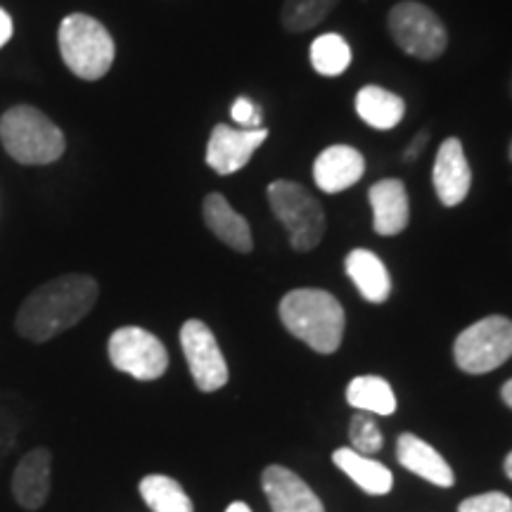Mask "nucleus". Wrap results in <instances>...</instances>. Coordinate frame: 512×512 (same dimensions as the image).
Segmentation results:
<instances>
[{"label": "nucleus", "mask_w": 512, "mask_h": 512, "mask_svg": "<svg viewBox=\"0 0 512 512\" xmlns=\"http://www.w3.org/2000/svg\"><path fill=\"white\" fill-rule=\"evenodd\" d=\"M98 294V280L91 275H60L29 294L17 313L15 328L29 342H48L81 323L98 302Z\"/></svg>", "instance_id": "obj_1"}, {"label": "nucleus", "mask_w": 512, "mask_h": 512, "mask_svg": "<svg viewBox=\"0 0 512 512\" xmlns=\"http://www.w3.org/2000/svg\"><path fill=\"white\" fill-rule=\"evenodd\" d=\"M280 320L290 335L302 339L318 354H335L347 325V316L335 294L316 287L287 292L280 299Z\"/></svg>", "instance_id": "obj_2"}, {"label": "nucleus", "mask_w": 512, "mask_h": 512, "mask_svg": "<svg viewBox=\"0 0 512 512\" xmlns=\"http://www.w3.org/2000/svg\"><path fill=\"white\" fill-rule=\"evenodd\" d=\"M0 140L8 155L19 164H53L64 155V136L46 114L36 107H12L0 119Z\"/></svg>", "instance_id": "obj_3"}, {"label": "nucleus", "mask_w": 512, "mask_h": 512, "mask_svg": "<svg viewBox=\"0 0 512 512\" xmlns=\"http://www.w3.org/2000/svg\"><path fill=\"white\" fill-rule=\"evenodd\" d=\"M57 41H60L64 64L79 79L98 81L112 69L114 55H117L114 38L95 17L83 15V12L64 17Z\"/></svg>", "instance_id": "obj_4"}, {"label": "nucleus", "mask_w": 512, "mask_h": 512, "mask_svg": "<svg viewBox=\"0 0 512 512\" xmlns=\"http://www.w3.org/2000/svg\"><path fill=\"white\" fill-rule=\"evenodd\" d=\"M268 204L275 219L290 235V245L297 252H313L325 235V211L304 185L294 181H273L266 188Z\"/></svg>", "instance_id": "obj_5"}, {"label": "nucleus", "mask_w": 512, "mask_h": 512, "mask_svg": "<svg viewBox=\"0 0 512 512\" xmlns=\"http://www.w3.org/2000/svg\"><path fill=\"white\" fill-rule=\"evenodd\" d=\"M387 29L396 48L413 60L434 62L446 53L448 29L441 17L418 0L396 3L387 15Z\"/></svg>", "instance_id": "obj_6"}, {"label": "nucleus", "mask_w": 512, "mask_h": 512, "mask_svg": "<svg viewBox=\"0 0 512 512\" xmlns=\"http://www.w3.org/2000/svg\"><path fill=\"white\" fill-rule=\"evenodd\" d=\"M453 356L456 366L470 375H484L501 368L512 358V320L486 316L472 323L456 337Z\"/></svg>", "instance_id": "obj_7"}, {"label": "nucleus", "mask_w": 512, "mask_h": 512, "mask_svg": "<svg viewBox=\"0 0 512 512\" xmlns=\"http://www.w3.org/2000/svg\"><path fill=\"white\" fill-rule=\"evenodd\" d=\"M107 349H110L112 366L131 375L133 380H159L169 368V351L159 342V337L136 325L114 330Z\"/></svg>", "instance_id": "obj_8"}, {"label": "nucleus", "mask_w": 512, "mask_h": 512, "mask_svg": "<svg viewBox=\"0 0 512 512\" xmlns=\"http://www.w3.org/2000/svg\"><path fill=\"white\" fill-rule=\"evenodd\" d=\"M181 347L190 375L202 392H219L228 382V363L207 323L190 318L181 328Z\"/></svg>", "instance_id": "obj_9"}, {"label": "nucleus", "mask_w": 512, "mask_h": 512, "mask_svg": "<svg viewBox=\"0 0 512 512\" xmlns=\"http://www.w3.org/2000/svg\"><path fill=\"white\" fill-rule=\"evenodd\" d=\"M268 128H233L216 124L207 143V164L219 176L238 174L252 162L254 152L266 143Z\"/></svg>", "instance_id": "obj_10"}, {"label": "nucleus", "mask_w": 512, "mask_h": 512, "mask_svg": "<svg viewBox=\"0 0 512 512\" xmlns=\"http://www.w3.org/2000/svg\"><path fill=\"white\" fill-rule=\"evenodd\" d=\"M432 183L444 207L451 209L465 202L472 188V169L465 157L463 140L451 136L439 145L437 157H434Z\"/></svg>", "instance_id": "obj_11"}, {"label": "nucleus", "mask_w": 512, "mask_h": 512, "mask_svg": "<svg viewBox=\"0 0 512 512\" xmlns=\"http://www.w3.org/2000/svg\"><path fill=\"white\" fill-rule=\"evenodd\" d=\"M366 174V157L351 145H330L313 162V181L328 195L344 192Z\"/></svg>", "instance_id": "obj_12"}, {"label": "nucleus", "mask_w": 512, "mask_h": 512, "mask_svg": "<svg viewBox=\"0 0 512 512\" xmlns=\"http://www.w3.org/2000/svg\"><path fill=\"white\" fill-rule=\"evenodd\" d=\"M261 484L273 512H325L309 484L283 465H268L261 475Z\"/></svg>", "instance_id": "obj_13"}, {"label": "nucleus", "mask_w": 512, "mask_h": 512, "mask_svg": "<svg viewBox=\"0 0 512 512\" xmlns=\"http://www.w3.org/2000/svg\"><path fill=\"white\" fill-rule=\"evenodd\" d=\"M368 202L373 207V230L377 235L394 238L408 228V219H411L408 190L399 178L377 181L368 192Z\"/></svg>", "instance_id": "obj_14"}, {"label": "nucleus", "mask_w": 512, "mask_h": 512, "mask_svg": "<svg viewBox=\"0 0 512 512\" xmlns=\"http://www.w3.org/2000/svg\"><path fill=\"white\" fill-rule=\"evenodd\" d=\"M202 216L207 228L223 242V245L240 254L252 252V228H249L245 216L230 207V202L221 195V192H209V195L204 197Z\"/></svg>", "instance_id": "obj_15"}, {"label": "nucleus", "mask_w": 512, "mask_h": 512, "mask_svg": "<svg viewBox=\"0 0 512 512\" xmlns=\"http://www.w3.org/2000/svg\"><path fill=\"white\" fill-rule=\"evenodd\" d=\"M50 456L48 448H34L19 460L12 475V494L15 501L27 510L43 508L50 494Z\"/></svg>", "instance_id": "obj_16"}, {"label": "nucleus", "mask_w": 512, "mask_h": 512, "mask_svg": "<svg viewBox=\"0 0 512 512\" xmlns=\"http://www.w3.org/2000/svg\"><path fill=\"white\" fill-rule=\"evenodd\" d=\"M396 460L406 467L408 472L418 475L434 486L448 489V486L456 484V475H453L451 465L441 458L437 448L422 441L415 434H401L396 441Z\"/></svg>", "instance_id": "obj_17"}, {"label": "nucleus", "mask_w": 512, "mask_h": 512, "mask_svg": "<svg viewBox=\"0 0 512 512\" xmlns=\"http://www.w3.org/2000/svg\"><path fill=\"white\" fill-rule=\"evenodd\" d=\"M344 271L356 285L358 294L370 304H384L392 294V278H389L387 266L370 249H351L344 259Z\"/></svg>", "instance_id": "obj_18"}, {"label": "nucleus", "mask_w": 512, "mask_h": 512, "mask_svg": "<svg viewBox=\"0 0 512 512\" xmlns=\"http://www.w3.org/2000/svg\"><path fill=\"white\" fill-rule=\"evenodd\" d=\"M356 114L375 131H392L406 117V102L380 86H366L356 93Z\"/></svg>", "instance_id": "obj_19"}, {"label": "nucleus", "mask_w": 512, "mask_h": 512, "mask_svg": "<svg viewBox=\"0 0 512 512\" xmlns=\"http://www.w3.org/2000/svg\"><path fill=\"white\" fill-rule=\"evenodd\" d=\"M332 460H335L339 470H342L349 479H354L366 494L384 496L392 491L394 475L387 465L363 456V453L354 451V448H337V451L332 453Z\"/></svg>", "instance_id": "obj_20"}, {"label": "nucleus", "mask_w": 512, "mask_h": 512, "mask_svg": "<svg viewBox=\"0 0 512 512\" xmlns=\"http://www.w3.org/2000/svg\"><path fill=\"white\" fill-rule=\"evenodd\" d=\"M347 403L356 411L384 418L396 411V394L384 377L358 375L347 387Z\"/></svg>", "instance_id": "obj_21"}, {"label": "nucleus", "mask_w": 512, "mask_h": 512, "mask_svg": "<svg viewBox=\"0 0 512 512\" xmlns=\"http://www.w3.org/2000/svg\"><path fill=\"white\" fill-rule=\"evenodd\" d=\"M140 496L152 512H195L183 486L166 475H147L140 482Z\"/></svg>", "instance_id": "obj_22"}, {"label": "nucleus", "mask_w": 512, "mask_h": 512, "mask_svg": "<svg viewBox=\"0 0 512 512\" xmlns=\"http://www.w3.org/2000/svg\"><path fill=\"white\" fill-rule=\"evenodd\" d=\"M311 67L316 69V74L328 76V79H335V76L344 74L351 67V46L347 38L339 34H320L316 41L311 43Z\"/></svg>", "instance_id": "obj_23"}, {"label": "nucleus", "mask_w": 512, "mask_h": 512, "mask_svg": "<svg viewBox=\"0 0 512 512\" xmlns=\"http://www.w3.org/2000/svg\"><path fill=\"white\" fill-rule=\"evenodd\" d=\"M339 5V0H285L280 10V24L287 34H304L316 29Z\"/></svg>", "instance_id": "obj_24"}, {"label": "nucleus", "mask_w": 512, "mask_h": 512, "mask_svg": "<svg viewBox=\"0 0 512 512\" xmlns=\"http://www.w3.org/2000/svg\"><path fill=\"white\" fill-rule=\"evenodd\" d=\"M349 437H351V448L363 456H373L382 448V432L377 427L375 418H370V413H358L354 415L349 425Z\"/></svg>", "instance_id": "obj_25"}, {"label": "nucleus", "mask_w": 512, "mask_h": 512, "mask_svg": "<svg viewBox=\"0 0 512 512\" xmlns=\"http://www.w3.org/2000/svg\"><path fill=\"white\" fill-rule=\"evenodd\" d=\"M458 512H512V498L501 491H489V494L465 498Z\"/></svg>", "instance_id": "obj_26"}, {"label": "nucleus", "mask_w": 512, "mask_h": 512, "mask_svg": "<svg viewBox=\"0 0 512 512\" xmlns=\"http://www.w3.org/2000/svg\"><path fill=\"white\" fill-rule=\"evenodd\" d=\"M230 117H233V121L240 128L264 126V114H261V107L256 105L252 98H247V95H240V98L230 105Z\"/></svg>", "instance_id": "obj_27"}, {"label": "nucleus", "mask_w": 512, "mask_h": 512, "mask_svg": "<svg viewBox=\"0 0 512 512\" xmlns=\"http://www.w3.org/2000/svg\"><path fill=\"white\" fill-rule=\"evenodd\" d=\"M427 143H430V131H420L418 136L411 140V145L403 150V159H406V162H415V159H418L422 152H425Z\"/></svg>", "instance_id": "obj_28"}, {"label": "nucleus", "mask_w": 512, "mask_h": 512, "mask_svg": "<svg viewBox=\"0 0 512 512\" xmlns=\"http://www.w3.org/2000/svg\"><path fill=\"white\" fill-rule=\"evenodd\" d=\"M12 38V17L0 8V48Z\"/></svg>", "instance_id": "obj_29"}, {"label": "nucleus", "mask_w": 512, "mask_h": 512, "mask_svg": "<svg viewBox=\"0 0 512 512\" xmlns=\"http://www.w3.org/2000/svg\"><path fill=\"white\" fill-rule=\"evenodd\" d=\"M501 399L505 401V406L512 408V380H508V382L503 384V389H501Z\"/></svg>", "instance_id": "obj_30"}, {"label": "nucleus", "mask_w": 512, "mask_h": 512, "mask_svg": "<svg viewBox=\"0 0 512 512\" xmlns=\"http://www.w3.org/2000/svg\"><path fill=\"white\" fill-rule=\"evenodd\" d=\"M226 512H252V508H249L247 503H242V501H235V503H230V505H228Z\"/></svg>", "instance_id": "obj_31"}, {"label": "nucleus", "mask_w": 512, "mask_h": 512, "mask_svg": "<svg viewBox=\"0 0 512 512\" xmlns=\"http://www.w3.org/2000/svg\"><path fill=\"white\" fill-rule=\"evenodd\" d=\"M505 475H508L512 479V451L508 453V458H505Z\"/></svg>", "instance_id": "obj_32"}, {"label": "nucleus", "mask_w": 512, "mask_h": 512, "mask_svg": "<svg viewBox=\"0 0 512 512\" xmlns=\"http://www.w3.org/2000/svg\"><path fill=\"white\" fill-rule=\"evenodd\" d=\"M508 155H510V162H512V140H510V150H508Z\"/></svg>", "instance_id": "obj_33"}, {"label": "nucleus", "mask_w": 512, "mask_h": 512, "mask_svg": "<svg viewBox=\"0 0 512 512\" xmlns=\"http://www.w3.org/2000/svg\"><path fill=\"white\" fill-rule=\"evenodd\" d=\"M510 98H512V76H510Z\"/></svg>", "instance_id": "obj_34"}]
</instances>
